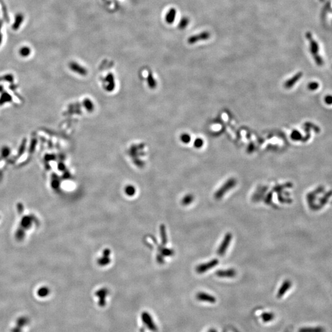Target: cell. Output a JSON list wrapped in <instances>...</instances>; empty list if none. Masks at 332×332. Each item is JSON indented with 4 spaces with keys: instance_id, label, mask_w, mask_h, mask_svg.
I'll list each match as a JSON object with an SVG mask.
<instances>
[{
    "instance_id": "6da1fadb",
    "label": "cell",
    "mask_w": 332,
    "mask_h": 332,
    "mask_svg": "<svg viewBox=\"0 0 332 332\" xmlns=\"http://www.w3.org/2000/svg\"><path fill=\"white\" fill-rule=\"evenodd\" d=\"M237 182L235 179H231L228 180L226 183L220 188L215 193L214 198L217 200H219L223 198V196L231 189L233 188L236 185Z\"/></svg>"
},
{
    "instance_id": "7a4b0ae2",
    "label": "cell",
    "mask_w": 332,
    "mask_h": 332,
    "mask_svg": "<svg viewBox=\"0 0 332 332\" xmlns=\"http://www.w3.org/2000/svg\"><path fill=\"white\" fill-rule=\"evenodd\" d=\"M232 235L231 233L228 232L225 234L224 239H223L221 244L220 245L217 250V254L219 256L223 257L225 254L227 249L229 247V245L232 240Z\"/></svg>"
},
{
    "instance_id": "3957f363",
    "label": "cell",
    "mask_w": 332,
    "mask_h": 332,
    "mask_svg": "<svg viewBox=\"0 0 332 332\" xmlns=\"http://www.w3.org/2000/svg\"><path fill=\"white\" fill-rule=\"evenodd\" d=\"M219 262L218 259H213L207 263L200 264L196 268V271L199 274L204 273L215 267Z\"/></svg>"
},
{
    "instance_id": "277c9868",
    "label": "cell",
    "mask_w": 332,
    "mask_h": 332,
    "mask_svg": "<svg viewBox=\"0 0 332 332\" xmlns=\"http://www.w3.org/2000/svg\"><path fill=\"white\" fill-rule=\"evenodd\" d=\"M306 37H307V39L308 40V41L309 42V44H310L311 52V53H312V54L314 56V57L319 55L318 52H319V47L318 43L316 42L315 40H314V38H312V36L311 33L307 32L306 33Z\"/></svg>"
},
{
    "instance_id": "5b68a950",
    "label": "cell",
    "mask_w": 332,
    "mask_h": 332,
    "mask_svg": "<svg viewBox=\"0 0 332 332\" xmlns=\"http://www.w3.org/2000/svg\"><path fill=\"white\" fill-rule=\"evenodd\" d=\"M215 274L219 277L232 278L236 276L237 272L234 269L230 268L227 270H220L215 273Z\"/></svg>"
},
{
    "instance_id": "8992f818",
    "label": "cell",
    "mask_w": 332,
    "mask_h": 332,
    "mask_svg": "<svg viewBox=\"0 0 332 332\" xmlns=\"http://www.w3.org/2000/svg\"><path fill=\"white\" fill-rule=\"evenodd\" d=\"M196 298L199 301L209 303H215L216 302V298L213 295H211L205 292H199L196 294Z\"/></svg>"
},
{
    "instance_id": "52a82bcc",
    "label": "cell",
    "mask_w": 332,
    "mask_h": 332,
    "mask_svg": "<svg viewBox=\"0 0 332 332\" xmlns=\"http://www.w3.org/2000/svg\"><path fill=\"white\" fill-rule=\"evenodd\" d=\"M291 285H292V283L290 281H289V280L285 281L277 292V297L278 298L282 297L284 295V294L288 291V290L291 287Z\"/></svg>"
},
{
    "instance_id": "ba28073f",
    "label": "cell",
    "mask_w": 332,
    "mask_h": 332,
    "mask_svg": "<svg viewBox=\"0 0 332 332\" xmlns=\"http://www.w3.org/2000/svg\"><path fill=\"white\" fill-rule=\"evenodd\" d=\"M176 17V10L175 8H171L165 16V21L168 24H172Z\"/></svg>"
},
{
    "instance_id": "9c48e42d",
    "label": "cell",
    "mask_w": 332,
    "mask_h": 332,
    "mask_svg": "<svg viewBox=\"0 0 332 332\" xmlns=\"http://www.w3.org/2000/svg\"><path fill=\"white\" fill-rule=\"evenodd\" d=\"M301 76H302V73H297L293 77H292L290 79L288 80L285 82V87L287 88H292L295 84V83L300 79V78H301Z\"/></svg>"
},
{
    "instance_id": "30bf717a",
    "label": "cell",
    "mask_w": 332,
    "mask_h": 332,
    "mask_svg": "<svg viewBox=\"0 0 332 332\" xmlns=\"http://www.w3.org/2000/svg\"><path fill=\"white\" fill-rule=\"evenodd\" d=\"M299 332H324V330L323 328L319 327H304L300 329Z\"/></svg>"
},
{
    "instance_id": "8fae6325",
    "label": "cell",
    "mask_w": 332,
    "mask_h": 332,
    "mask_svg": "<svg viewBox=\"0 0 332 332\" xmlns=\"http://www.w3.org/2000/svg\"><path fill=\"white\" fill-rule=\"evenodd\" d=\"M265 189H266L265 188H263L259 190L257 192H256L253 196L252 200L254 201H259L262 199V198H263V194L265 191Z\"/></svg>"
},
{
    "instance_id": "7c38bea8",
    "label": "cell",
    "mask_w": 332,
    "mask_h": 332,
    "mask_svg": "<svg viewBox=\"0 0 332 332\" xmlns=\"http://www.w3.org/2000/svg\"><path fill=\"white\" fill-rule=\"evenodd\" d=\"M274 317V314L272 312H264L262 315V319L264 322H268L273 320Z\"/></svg>"
},
{
    "instance_id": "4fadbf2b",
    "label": "cell",
    "mask_w": 332,
    "mask_h": 332,
    "mask_svg": "<svg viewBox=\"0 0 332 332\" xmlns=\"http://www.w3.org/2000/svg\"><path fill=\"white\" fill-rule=\"evenodd\" d=\"M28 323V319L26 317H21L17 320V325L22 328Z\"/></svg>"
},
{
    "instance_id": "5bb4252c",
    "label": "cell",
    "mask_w": 332,
    "mask_h": 332,
    "mask_svg": "<svg viewBox=\"0 0 332 332\" xmlns=\"http://www.w3.org/2000/svg\"><path fill=\"white\" fill-rule=\"evenodd\" d=\"M194 196L191 194H188L182 200V203L183 205L185 206H187V205H189L191 203H192L194 201Z\"/></svg>"
},
{
    "instance_id": "9a60e30c",
    "label": "cell",
    "mask_w": 332,
    "mask_h": 332,
    "mask_svg": "<svg viewBox=\"0 0 332 332\" xmlns=\"http://www.w3.org/2000/svg\"><path fill=\"white\" fill-rule=\"evenodd\" d=\"M319 87V83L317 82H311L308 85V89L311 91H315Z\"/></svg>"
},
{
    "instance_id": "2e32d148",
    "label": "cell",
    "mask_w": 332,
    "mask_h": 332,
    "mask_svg": "<svg viewBox=\"0 0 332 332\" xmlns=\"http://www.w3.org/2000/svg\"><path fill=\"white\" fill-rule=\"evenodd\" d=\"M188 24V19L186 17H183L181 19L180 23H179V28L181 29H183L185 28Z\"/></svg>"
},
{
    "instance_id": "e0dca14e",
    "label": "cell",
    "mask_w": 332,
    "mask_h": 332,
    "mask_svg": "<svg viewBox=\"0 0 332 332\" xmlns=\"http://www.w3.org/2000/svg\"><path fill=\"white\" fill-rule=\"evenodd\" d=\"M291 137H292V138L293 140H300L301 138V135L300 134V133L296 130L295 131H293L291 135Z\"/></svg>"
},
{
    "instance_id": "ac0fdd59",
    "label": "cell",
    "mask_w": 332,
    "mask_h": 332,
    "mask_svg": "<svg viewBox=\"0 0 332 332\" xmlns=\"http://www.w3.org/2000/svg\"><path fill=\"white\" fill-rule=\"evenodd\" d=\"M48 293H49V291L46 288H42L38 291V296L41 297H44L47 296Z\"/></svg>"
},
{
    "instance_id": "d6986e66",
    "label": "cell",
    "mask_w": 332,
    "mask_h": 332,
    "mask_svg": "<svg viewBox=\"0 0 332 332\" xmlns=\"http://www.w3.org/2000/svg\"><path fill=\"white\" fill-rule=\"evenodd\" d=\"M272 199H273V194L271 193L268 194V195L265 198V202L268 205L271 204L272 202Z\"/></svg>"
},
{
    "instance_id": "ffe728a7",
    "label": "cell",
    "mask_w": 332,
    "mask_h": 332,
    "mask_svg": "<svg viewBox=\"0 0 332 332\" xmlns=\"http://www.w3.org/2000/svg\"><path fill=\"white\" fill-rule=\"evenodd\" d=\"M324 100H325V102L326 103V105H332V96H331V95L326 96L325 97Z\"/></svg>"
},
{
    "instance_id": "44dd1931",
    "label": "cell",
    "mask_w": 332,
    "mask_h": 332,
    "mask_svg": "<svg viewBox=\"0 0 332 332\" xmlns=\"http://www.w3.org/2000/svg\"><path fill=\"white\" fill-rule=\"evenodd\" d=\"M11 332H22V328L17 325L11 330Z\"/></svg>"
},
{
    "instance_id": "7402d4cb",
    "label": "cell",
    "mask_w": 332,
    "mask_h": 332,
    "mask_svg": "<svg viewBox=\"0 0 332 332\" xmlns=\"http://www.w3.org/2000/svg\"><path fill=\"white\" fill-rule=\"evenodd\" d=\"M182 140L184 141V142H188L189 140H190V137L188 135H186L185 137H183V138H182Z\"/></svg>"
}]
</instances>
